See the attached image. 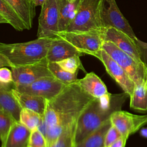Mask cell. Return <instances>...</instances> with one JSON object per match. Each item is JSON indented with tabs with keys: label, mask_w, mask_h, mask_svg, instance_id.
<instances>
[{
	"label": "cell",
	"mask_w": 147,
	"mask_h": 147,
	"mask_svg": "<svg viewBox=\"0 0 147 147\" xmlns=\"http://www.w3.org/2000/svg\"><path fill=\"white\" fill-rule=\"evenodd\" d=\"M59 0H47L38 17L37 38H55L59 32Z\"/></svg>",
	"instance_id": "obj_7"
},
{
	"label": "cell",
	"mask_w": 147,
	"mask_h": 147,
	"mask_svg": "<svg viewBox=\"0 0 147 147\" xmlns=\"http://www.w3.org/2000/svg\"><path fill=\"white\" fill-rule=\"evenodd\" d=\"M12 67V65L9 59L3 54L0 53V67Z\"/></svg>",
	"instance_id": "obj_34"
},
{
	"label": "cell",
	"mask_w": 147,
	"mask_h": 147,
	"mask_svg": "<svg viewBox=\"0 0 147 147\" xmlns=\"http://www.w3.org/2000/svg\"><path fill=\"white\" fill-rule=\"evenodd\" d=\"M27 147H47L45 137L38 129L31 131Z\"/></svg>",
	"instance_id": "obj_29"
},
{
	"label": "cell",
	"mask_w": 147,
	"mask_h": 147,
	"mask_svg": "<svg viewBox=\"0 0 147 147\" xmlns=\"http://www.w3.org/2000/svg\"><path fill=\"white\" fill-rule=\"evenodd\" d=\"M104 65L106 72L130 98L136 84L127 72L103 49L94 55Z\"/></svg>",
	"instance_id": "obj_10"
},
{
	"label": "cell",
	"mask_w": 147,
	"mask_h": 147,
	"mask_svg": "<svg viewBox=\"0 0 147 147\" xmlns=\"http://www.w3.org/2000/svg\"><path fill=\"white\" fill-rule=\"evenodd\" d=\"M11 91L22 109H30L42 116L44 115L47 103L46 99L38 96L20 92L14 87L12 88Z\"/></svg>",
	"instance_id": "obj_18"
},
{
	"label": "cell",
	"mask_w": 147,
	"mask_h": 147,
	"mask_svg": "<svg viewBox=\"0 0 147 147\" xmlns=\"http://www.w3.org/2000/svg\"><path fill=\"white\" fill-rule=\"evenodd\" d=\"M42 116L38 113L28 109H22L20 118V122L32 131L37 129Z\"/></svg>",
	"instance_id": "obj_26"
},
{
	"label": "cell",
	"mask_w": 147,
	"mask_h": 147,
	"mask_svg": "<svg viewBox=\"0 0 147 147\" xmlns=\"http://www.w3.org/2000/svg\"><path fill=\"white\" fill-rule=\"evenodd\" d=\"M11 70L6 68H0V82L3 83H11L13 82Z\"/></svg>",
	"instance_id": "obj_32"
},
{
	"label": "cell",
	"mask_w": 147,
	"mask_h": 147,
	"mask_svg": "<svg viewBox=\"0 0 147 147\" xmlns=\"http://www.w3.org/2000/svg\"><path fill=\"white\" fill-rule=\"evenodd\" d=\"M110 120L121 133L122 136L127 140L129 136L138 131L142 126L147 123V114L140 115L130 113L122 110L114 112Z\"/></svg>",
	"instance_id": "obj_12"
},
{
	"label": "cell",
	"mask_w": 147,
	"mask_h": 147,
	"mask_svg": "<svg viewBox=\"0 0 147 147\" xmlns=\"http://www.w3.org/2000/svg\"><path fill=\"white\" fill-rule=\"evenodd\" d=\"M0 23L8 24L19 32L27 29L26 24L21 17L4 0H0Z\"/></svg>",
	"instance_id": "obj_21"
},
{
	"label": "cell",
	"mask_w": 147,
	"mask_h": 147,
	"mask_svg": "<svg viewBox=\"0 0 147 147\" xmlns=\"http://www.w3.org/2000/svg\"><path fill=\"white\" fill-rule=\"evenodd\" d=\"M79 57V56H72L56 63L63 69L70 73H76L79 69H82L86 73Z\"/></svg>",
	"instance_id": "obj_28"
},
{
	"label": "cell",
	"mask_w": 147,
	"mask_h": 147,
	"mask_svg": "<svg viewBox=\"0 0 147 147\" xmlns=\"http://www.w3.org/2000/svg\"><path fill=\"white\" fill-rule=\"evenodd\" d=\"M14 119L6 111L0 108V137L1 147H4L6 139L13 123Z\"/></svg>",
	"instance_id": "obj_27"
},
{
	"label": "cell",
	"mask_w": 147,
	"mask_h": 147,
	"mask_svg": "<svg viewBox=\"0 0 147 147\" xmlns=\"http://www.w3.org/2000/svg\"><path fill=\"white\" fill-rule=\"evenodd\" d=\"M140 134L142 136L147 137V128L145 129H142L140 131Z\"/></svg>",
	"instance_id": "obj_36"
},
{
	"label": "cell",
	"mask_w": 147,
	"mask_h": 147,
	"mask_svg": "<svg viewBox=\"0 0 147 147\" xmlns=\"http://www.w3.org/2000/svg\"><path fill=\"white\" fill-rule=\"evenodd\" d=\"M48 63L46 58L35 64L11 68L14 86H26L41 78L53 76L48 68Z\"/></svg>",
	"instance_id": "obj_8"
},
{
	"label": "cell",
	"mask_w": 147,
	"mask_h": 147,
	"mask_svg": "<svg viewBox=\"0 0 147 147\" xmlns=\"http://www.w3.org/2000/svg\"><path fill=\"white\" fill-rule=\"evenodd\" d=\"M127 96L125 92L120 94L109 93L100 98H95L77 121L76 144L109 120L114 112L121 110Z\"/></svg>",
	"instance_id": "obj_2"
},
{
	"label": "cell",
	"mask_w": 147,
	"mask_h": 147,
	"mask_svg": "<svg viewBox=\"0 0 147 147\" xmlns=\"http://www.w3.org/2000/svg\"><path fill=\"white\" fill-rule=\"evenodd\" d=\"M77 121L69 126L51 147H75V132Z\"/></svg>",
	"instance_id": "obj_25"
},
{
	"label": "cell",
	"mask_w": 147,
	"mask_h": 147,
	"mask_svg": "<svg viewBox=\"0 0 147 147\" xmlns=\"http://www.w3.org/2000/svg\"><path fill=\"white\" fill-rule=\"evenodd\" d=\"M104 41L113 42L135 60L141 63L133 38L125 33L111 27L106 28L104 31Z\"/></svg>",
	"instance_id": "obj_13"
},
{
	"label": "cell",
	"mask_w": 147,
	"mask_h": 147,
	"mask_svg": "<svg viewBox=\"0 0 147 147\" xmlns=\"http://www.w3.org/2000/svg\"><path fill=\"white\" fill-rule=\"evenodd\" d=\"M53 38H37L13 44L1 42L0 53L9 59L12 67L35 64L46 59Z\"/></svg>",
	"instance_id": "obj_3"
},
{
	"label": "cell",
	"mask_w": 147,
	"mask_h": 147,
	"mask_svg": "<svg viewBox=\"0 0 147 147\" xmlns=\"http://www.w3.org/2000/svg\"><path fill=\"white\" fill-rule=\"evenodd\" d=\"M112 125L110 120H107L102 126L92 131L82 141L76 144L75 147H103L106 134Z\"/></svg>",
	"instance_id": "obj_22"
},
{
	"label": "cell",
	"mask_w": 147,
	"mask_h": 147,
	"mask_svg": "<svg viewBox=\"0 0 147 147\" xmlns=\"http://www.w3.org/2000/svg\"><path fill=\"white\" fill-rule=\"evenodd\" d=\"M76 82L87 94L95 98H100L109 92L103 82L94 72L86 73L85 76Z\"/></svg>",
	"instance_id": "obj_16"
},
{
	"label": "cell",
	"mask_w": 147,
	"mask_h": 147,
	"mask_svg": "<svg viewBox=\"0 0 147 147\" xmlns=\"http://www.w3.org/2000/svg\"><path fill=\"white\" fill-rule=\"evenodd\" d=\"M31 1H32V2L34 3L35 6L36 7V6H42L47 0H31Z\"/></svg>",
	"instance_id": "obj_35"
},
{
	"label": "cell",
	"mask_w": 147,
	"mask_h": 147,
	"mask_svg": "<svg viewBox=\"0 0 147 147\" xmlns=\"http://www.w3.org/2000/svg\"><path fill=\"white\" fill-rule=\"evenodd\" d=\"M103 147H106V146H103Z\"/></svg>",
	"instance_id": "obj_37"
},
{
	"label": "cell",
	"mask_w": 147,
	"mask_h": 147,
	"mask_svg": "<svg viewBox=\"0 0 147 147\" xmlns=\"http://www.w3.org/2000/svg\"><path fill=\"white\" fill-rule=\"evenodd\" d=\"M94 99L76 82L67 85L51 100H47L44 115L48 125L45 136L47 147H51L61 133L78 121Z\"/></svg>",
	"instance_id": "obj_1"
},
{
	"label": "cell",
	"mask_w": 147,
	"mask_h": 147,
	"mask_svg": "<svg viewBox=\"0 0 147 147\" xmlns=\"http://www.w3.org/2000/svg\"><path fill=\"white\" fill-rule=\"evenodd\" d=\"M103 0H81L76 16L68 32H84L104 29L101 20Z\"/></svg>",
	"instance_id": "obj_4"
},
{
	"label": "cell",
	"mask_w": 147,
	"mask_h": 147,
	"mask_svg": "<svg viewBox=\"0 0 147 147\" xmlns=\"http://www.w3.org/2000/svg\"><path fill=\"white\" fill-rule=\"evenodd\" d=\"M133 40L138 50L140 60L147 69V42H145L137 37Z\"/></svg>",
	"instance_id": "obj_30"
},
{
	"label": "cell",
	"mask_w": 147,
	"mask_h": 147,
	"mask_svg": "<svg viewBox=\"0 0 147 147\" xmlns=\"http://www.w3.org/2000/svg\"><path fill=\"white\" fill-rule=\"evenodd\" d=\"M48 68L52 76L63 83L68 85L76 82L78 80V72L72 74L63 69L56 62L48 63Z\"/></svg>",
	"instance_id": "obj_24"
},
{
	"label": "cell",
	"mask_w": 147,
	"mask_h": 147,
	"mask_svg": "<svg viewBox=\"0 0 147 147\" xmlns=\"http://www.w3.org/2000/svg\"><path fill=\"white\" fill-rule=\"evenodd\" d=\"M66 86L55 77L48 76L29 85L14 86V88L20 92L41 96L49 100L59 94Z\"/></svg>",
	"instance_id": "obj_11"
},
{
	"label": "cell",
	"mask_w": 147,
	"mask_h": 147,
	"mask_svg": "<svg viewBox=\"0 0 147 147\" xmlns=\"http://www.w3.org/2000/svg\"><path fill=\"white\" fill-rule=\"evenodd\" d=\"M101 20L103 28H114L119 30L132 38L136 37L128 21L119 10L115 0H103Z\"/></svg>",
	"instance_id": "obj_9"
},
{
	"label": "cell",
	"mask_w": 147,
	"mask_h": 147,
	"mask_svg": "<svg viewBox=\"0 0 147 147\" xmlns=\"http://www.w3.org/2000/svg\"><path fill=\"white\" fill-rule=\"evenodd\" d=\"M31 130L16 121L9 132L4 147H27Z\"/></svg>",
	"instance_id": "obj_19"
},
{
	"label": "cell",
	"mask_w": 147,
	"mask_h": 147,
	"mask_svg": "<svg viewBox=\"0 0 147 147\" xmlns=\"http://www.w3.org/2000/svg\"><path fill=\"white\" fill-rule=\"evenodd\" d=\"M9 3L21 17L27 29L32 28L36 16V6L31 0H4Z\"/></svg>",
	"instance_id": "obj_20"
},
{
	"label": "cell",
	"mask_w": 147,
	"mask_h": 147,
	"mask_svg": "<svg viewBox=\"0 0 147 147\" xmlns=\"http://www.w3.org/2000/svg\"><path fill=\"white\" fill-rule=\"evenodd\" d=\"M104 49L129 75L136 85L141 84L147 78V69L141 63L120 49L110 41H104Z\"/></svg>",
	"instance_id": "obj_6"
},
{
	"label": "cell",
	"mask_w": 147,
	"mask_h": 147,
	"mask_svg": "<svg viewBox=\"0 0 147 147\" xmlns=\"http://www.w3.org/2000/svg\"><path fill=\"white\" fill-rule=\"evenodd\" d=\"M104 29L84 32H61L56 34L75 47L84 55L94 56L102 49L104 42Z\"/></svg>",
	"instance_id": "obj_5"
},
{
	"label": "cell",
	"mask_w": 147,
	"mask_h": 147,
	"mask_svg": "<svg viewBox=\"0 0 147 147\" xmlns=\"http://www.w3.org/2000/svg\"><path fill=\"white\" fill-rule=\"evenodd\" d=\"M14 84L0 82V108L7 112L16 121H20L22 107L13 95L11 89Z\"/></svg>",
	"instance_id": "obj_15"
},
{
	"label": "cell",
	"mask_w": 147,
	"mask_h": 147,
	"mask_svg": "<svg viewBox=\"0 0 147 147\" xmlns=\"http://www.w3.org/2000/svg\"><path fill=\"white\" fill-rule=\"evenodd\" d=\"M126 141L122 136L113 142L109 147H125Z\"/></svg>",
	"instance_id": "obj_33"
},
{
	"label": "cell",
	"mask_w": 147,
	"mask_h": 147,
	"mask_svg": "<svg viewBox=\"0 0 147 147\" xmlns=\"http://www.w3.org/2000/svg\"><path fill=\"white\" fill-rule=\"evenodd\" d=\"M84 55L64 39L57 37L53 38L46 58L49 63H52L72 56L80 57Z\"/></svg>",
	"instance_id": "obj_14"
},
{
	"label": "cell",
	"mask_w": 147,
	"mask_h": 147,
	"mask_svg": "<svg viewBox=\"0 0 147 147\" xmlns=\"http://www.w3.org/2000/svg\"><path fill=\"white\" fill-rule=\"evenodd\" d=\"M130 106L137 111L147 110V78L141 84L136 85L133 94L130 97Z\"/></svg>",
	"instance_id": "obj_23"
},
{
	"label": "cell",
	"mask_w": 147,
	"mask_h": 147,
	"mask_svg": "<svg viewBox=\"0 0 147 147\" xmlns=\"http://www.w3.org/2000/svg\"><path fill=\"white\" fill-rule=\"evenodd\" d=\"M81 0H59V32H65L75 18Z\"/></svg>",
	"instance_id": "obj_17"
},
{
	"label": "cell",
	"mask_w": 147,
	"mask_h": 147,
	"mask_svg": "<svg viewBox=\"0 0 147 147\" xmlns=\"http://www.w3.org/2000/svg\"><path fill=\"white\" fill-rule=\"evenodd\" d=\"M121 137H122L121 133L114 125H112L109 129L106 134L105 140V146L109 147L113 142H114Z\"/></svg>",
	"instance_id": "obj_31"
}]
</instances>
